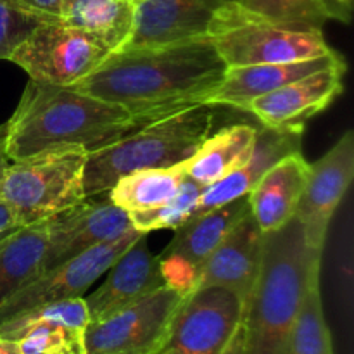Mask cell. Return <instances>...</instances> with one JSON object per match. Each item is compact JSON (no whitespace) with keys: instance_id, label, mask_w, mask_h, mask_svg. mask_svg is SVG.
Segmentation results:
<instances>
[{"instance_id":"cell-27","label":"cell","mask_w":354,"mask_h":354,"mask_svg":"<svg viewBox=\"0 0 354 354\" xmlns=\"http://www.w3.org/2000/svg\"><path fill=\"white\" fill-rule=\"evenodd\" d=\"M203 190V185L185 176L175 196L169 197L166 203L151 209L130 211L128 216L131 227L142 234H151L156 230H176L192 216Z\"/></svg>"},{"instance_id":"cell-23","label":"cell","mask_w":354,"mask_h":354,"mask_svg":"<svg viewBox=\"0 0 354 354\" xmlns=\"http://www.w3.org/2000/svg\"><path fill=\"white\" fill-rule=\"evenodd\" d=\"M45 220L23 227L0 241V306L45 272Z\"/></svg>"},{"instance_id":"cell-2","label":"cell","mask_w":354,"mask_h":354,"mask_svg":"<svg viewBox=\"0 0 354 354\" xmlns=\"http://www.w3.org/2000/svg\"><path fill=\"white\" fill-rule=\"evenodd\" d=\"M6 127L7 156L10 161H19L57 149L92 152L140 124L116 104L69 86L28 80Z\"/></svg>"},{"instance_id":"cell-31","label":"cell","mask_w":354,"mask_h":354,"mask_svg":"<svg viewBox=\"0 0 354 354\" xmlns=\"http://www.w3.org/2000/svg\"><path fill=\"white\" fill-rule=\"evenodd\" d=\"M6 2L48 21H59L62 9V0H6Z\"/></svg>"},{"instance_id":"cell-19","label":"cell","mask_w":354,"mask_h":354,"mask_svg":"<svg viewBox=\"0 0 354 354\" xmlns=\"http://www.w3.org/2000/svg\"><path fill=\"white\" fill-rule=\"evenodd\" d=\"M301 140L303 133L301 131H283L272 130L259 124L258 133H256L254 149L248 161L237 169L228 173L227 176L220 178L218 182L211 183L201 194L197 206L194 209L192 216L204 213V211L214 209L223 204L244 197L254 189L263 175L275 165L283 156L292 154L301 151Z\"/></svg>"},{"instance_id":"cell-33","label":"cell","mask_w":354,"mask_h":354,"mask_svg":"<svg viewBox=\"0 0 354 354\" xmlns=\"http://www.w3.org/2000/svg\"><path fill=\"white\" fill-rule=\"evenodd\" d=\"M221 354H245L244 349V328H242V322L237 327V330L234 332L232 339L228 341V344L225 346L223 353Z\"/></svg>"},{"instance_id":"cell-3","label":"cell","mask_w":354,"mask_h":354,"mask_svg":"<svg viewBox=\"0 0 354 354\" xmlns=\"http://www.w3.org/2000/svg\"><path fill=\"white\" fill-rule=\"evenodd\" d=\"M324 251L311 248L297 218L265 234L261 266L244 304L245 354H289L294 325Z\"/></svg>"},{"instance_id":"cell-34","label":"cell","mask_w":354,"mask_h":354,"mask_svg":"<svg viewBox=\"0 0 354 354\" xmlns=\"http://www.w3.org/2000/svg\"><path fill=\"white\" fill-rule=\"evenodd\" d=\"M10 159L7 156V127L6 123L0 124V180H2L3 171L9 166Z\"/></svg>"},{"instance_id":"cell-15","label":"cell","mask_w":354,"mask_h":354,"mask_svg":"<svg viewBox=\"0 0 354 354\" xmlns=\"http://www.w3.org/2000/svg\"><path fill=\"white\" fill-rule=\"evenodd\" d=\"M227 0H133L135 28L124 48L156 47L206 37Z\"/></svg>"},{"instance_id":"cell-11","label":"cell","mask_w":354,"mask_h":354,"mask_svg":"<svg viewBox=\"0 0 354 354\" xmlns=\"http://www.w3.org/2000/svg\"><path fill=\"white\" fill-rule=\"evenodd\" d=\"M251 213L248 196L214 209L190 216L176 234L168 248L158 256L165 283L189 296L196 287L197 275L225 235Z\"/></svg>"},{"instance_id":"cell-36","label":"cell","mask_w":354,"mask_h":354,"mask_svg":"<svg viewBox=\"0 0 354 354\" xmlns=\"http://www.w3.org/2000/svg\"><path fill=\"white\" fill-rule=\"evenodd\" d=\"M0 354H3V349H2V344H0Z\"/></svg>"},{"instance_id":"cell-8","label":"cell","mask_w":354,"mask_h":354,"mask_svg":"<svg viewBox=\"0 0 354 354\" xmlns=\"http://www.w3.org/2000/svg\"><path fill=\"white\" fill-rule=\"evenodd\" d=\"M183 299L178 290L162 286L106 318L88 322L85 354H154Z\"/></svg>"},{"instance_id":"cell-26","label":"cell","mask_w":354,"mask_h":354,"mask_svg":"<svg viewBox=\"0 0 354 354\" xmlns=\"http://www.w3.org/2000/svg\"><path fill=\"white\" fill-rule=\"evenodd\" d=\"M289 354H334L322 304L320 273L313 275L304 294L303 306L290 337Z\"/></svg>"},{"instance_id":"cell-22","label":"cell","mask_w":354,"mask_h":354,"mask_svg":"<svg viewBox=\"0 0 354 354\" xmlns=\"http://www.w3.org/2000/svg\"><path fill=\"white\" fill-rule=\"evenodd\" d=\"M59 21L93 35L111 48L123 50L135 28L133 0H62Z\"/></svg>"},{"instance_id":"cell-4","label":"cell","mask_w":354,"mask_h":354,"mask_svg":"<svg viewBox=\"0 0 354 354\" xmlns=\"http://www.w3.org/2000/svg\"><path fill=\"white\" fill-rule=\"evenodd\" d=\"M218 107L199 104L168 114L88 152L83 175L85 197L109 192L121 176L137 169L169 168L187 161L214 131Z\"/></svg>"},{"instance_id":"cell-32","label":"cell","mask_w":354,"mask_h":354,"mask_svg":"<svg viewBox=\"0 0 354 354\" xmlns=\"http://www.w3.org/2000/svg\"><path fill=\"white\" fill-rule=\"evenodd\" d=\"M23 227H26V225L16 213V209L0 199V241L10 237Z\"/></svg>"},{"instance_id":"cell-7","label":"cell","mask_w":354,"mask_h":354,"mask_svg":"<svg viewBox=\"0 0 354 354\" xmlns=\"http://www.w3.org/2000/svg\"><path fill=\"white\" fill-rule=\"evenodd\" d=\"M104 41L61 21H41L7 61L19 66L30 80L73 86L92 75L109 55Z\"/></svg>"},{"instance_id":"cell-10","label":"cell","mask_w":354,"mask_h":354,"mask_svg":"<svg viewBox=\"0 0 354 354\" xmlns=\"http://www.w3.org/2000/svg\"><path fill=\"white\" fill-rule=\"evenodd\" d=\"M140 235L133 228L116 241L95 245L41 272L0 306V325L35 308L82 297Z\"/></svg>"},{"instance_id":"cell-28","label":"cell","mask_w":354,"mask_h":354,"mask_svg":"<svg viewBox=\"0 0 354 354\" xmlns=\"http://www.w3.org/2000/svg\"><path fill=\"white\" fill-rule=\"evenodd\" d=\"M37 325H64V327L85 330L88 325V311L83 297L45 304L21 313L0 325V339L14 341Z\"/></svg>"},{"instance_id":"cell-35","label":"cell","mask_w":354,"mask_h":354,"mask_svg":"<svg viewBox=\"0 0 354 354\" xmlns=\"http://www.w3.org/2000/svg\"><path fill=\"white\" fill-rule=\"evenodd\" d=\"M330 2L337 3V6L344 7V9L348 10H353V0H330Z\"/></svg>"},{"instance_id":"cell-24","label":"cell","mask_w":354,"mask_h":354,"mask_svg":"<svg viewBox=\"0 0 354 354\" xmlns=\"http://www.w3.org/2000/svg\"><path fill=\"white\" fill-rule=\"evenodd\" d=\"M183 162L169 168L137 169L128 173L111 187L107 192L109 199L127 213L159 206L175 196L185 180L187 173Z\"/></svg>"},{"instance_id":"cell-16","label":"cell","mask_w":354,"mask_h":354,"mask_svg":"<svg viewBox=\"0 0 354 354\" xmlns=\"http://www.w3.org/2000/svg\"><path fill=\"white\" fill-rule=\"evenodd\" d=\"M263 244L265 234L249 213L225 235L223 241L204 261L194 290L203 287H223L237 294L245 304L258 279Z\"/></svg>"},{"instance_id":"cell-29","label":"cell","mask_w":354,"mask_h":354,"mask_svg":"<svg viewBox=\"0 0 354 354\" xmlns=\"http://www.w3.org/2000/svg\"><path fill=\"white\" fill-rule=\"evenodd\" d=\"M85 330L64 325H37L14 341H2L3 354H85Z\"/></svg>"},{"instance_id":"cell-20","label":"cell","mask_w":354,"mask_h":354,"mask_svg":"<svg viewBox=\"0 0 354 354\" xmlns=\"http://www.w3.org/2000/svg\"><path fill=\"white\" fill-rule=\"evenodd\" d=\"M308 171L310 162L303 152H292L279 159L248 194L251 216L263 234H272L296 218Z\"/></svg>"},{"instance_id":"cell-30","label":"cell","mask_w":354,"mask_h":354,"mask_svg":"<svg viewBox=\"0 0 354 354\" xmlns=\"http://www.w3.org/2000/svg\"><path fill=\"white\" fill-rule=\"evenodd\" d=\"M44 17L26 12L12 3L0 0V59L7 61L14 48L41 23Z\"/></svg>"},{"instance_id":"cell-5","label":"cell","mask_w":354,"mask_h":354,"mask_svg":"<svg viewBox=\"0 0 354 354\" xmlns=\"http://www.w3.org/2000/svg\"><path fill=\"white\" fill-rule=\"evenodd\" d=\"M206 37L227 68L306 61L335 52L322 28L270 19L237 0L216 10Z\"/></svg>"},{"instance_id":"cell-6","label":"cell","mask_w":354,"mask_h":354,"mask_svg":"<svg viewBox=\"0 0 354 354\" xmlns=\"http://www.w3.org/2000/svg\"><path fill=\"white\" fill-rule=\"evenodd\" d=\"M86 154L83 149H57L10 161L0 180V199L16 209L24 225L75 206L85 199Z\"/></svg>"},{"instance_id":"cell-18","label":"cell","mask_w":354,"mask_h":354,"mask_svg":"<svg viewBox=\"0 0 354 354\" xmlns=\"http://www.w3.org/2000/svg\"><path fill=\"white\" fill-rule=\"evenodd\" d=\"M342 59L344 55L335 50L328 55L306 59V61L227 68L223 80L211 92V95L206 99V104L245 111L248 104L256 97L273 92L287 83L296 82L317 69L327 68Z\"/></svg>"},{"instance_id":"cell-12","label":"cell","mask_w":354,"mask_h":354,"mask_svg":"<svg viewBox=\"0 0 354 354\" xmlns=\"http://www.w3.org/2000/svg\"><path fill=\"white\" fill-rule=\"evenodd\" d=\"M45 270L57 266L95 245L116 241L133 230L130 216L109 199V194L85 197L75 206L45 220Z\"/></svg>"},{"instance_id":"cell-1","label":"cell","mask_w":354,"mask_h":354,"mask_svg":"<svg viewBox=\"0 0 354 354\" xmlns=\"http://www.w3.org/2000/svg\"><path fill=\"white\" fill-rule=\"evenodd\" d=\"M225 62L207 37L113 52L73 90L127 109L138 124L206 104Z\"/></svg>"},{"instance_id":"cell-17","label":"cell","mask_w":354,"mask_h":354,"mask_svg":"<svg viewBox=\"0 0 354 354\" xmlns=\"http://www.w3.org/2000/svg\"><path fill=\"white\" fill-rule=\"evenodd\" d=\"M147 235L142 234L107 270V279L97 290L85 297L88 322H97L107 315L128 306L133 301L166 286L159 258L152 254Z\"/></svg>"},{"instance_id":"cell-21","label":"cell","mask_w":354,"mask_h":354,"mask_svg":"<svg viewBox=\"0 0 354 354\" xmlns=\"http://www.w3.org/2000/svg\"><path fill=\"white\" fill-rule=\"evenodd\" d=\"M258 127L235 123L213 131L201 147L187 159L185 173L206 189L228 173L244 165L254 149Z\"/></svg>"},{"instance_id":"cell-13","label":"cell","mask_w":354,"mask_h":354,"mask_svg":"<svg viewBox=\"0 0 354 354\" xmlns=\"http://www.w3.org/2000/svg\"><path fill=\"white\" fill-rule=\"evenodd\" d=\"M346 71V59L317 69L296 82L252 99L245 113H251L261 127L303 133L308 121L324 113L344 92Z\"/></svg>"},{"instance_id":"cell-25","label":"cell","mask_w":354,"mask_h":354,"mask_svg":"<svg viewBox=\"0 0 354 354\" xmlns=\"http://www.w3.org/2000/svg\"><path fill=\"white\" fill-rule=\"evenodd\" d=\"M245 9L282 23L322 28L327 21L351 23L353 10L330 0H237Z\"/></svg>"},{"instance_id":"cell-9","label":"cell","mask_w":354,"mask_h":354,"mask_svg":"<svg viewBox=\"0 0 354 354\" xmlns=\"http://www.w3.org/2000/svg\"><path fill=\"white\" fill-rule=\"evenodd\" d=\"M244 301L223 287L185 296L154 354H221L242 322Z\"/></svg>"},{"instance_id":"cell-14","label":"cell","mask_w":354,"mask_h":354,"mask_svg":"<svg viewBox=\"0 0 354 354\" xmlns=\"http://www.w3.org/2000/svg\"><path fill=\"white\" fill-rule=\"evenodd\" d=\"M354 178V133L346 131L328 152L310 165L306 185L297 204L296 218L304 239L324 251L328 227Z\"/></svg>"}]
</instances>
